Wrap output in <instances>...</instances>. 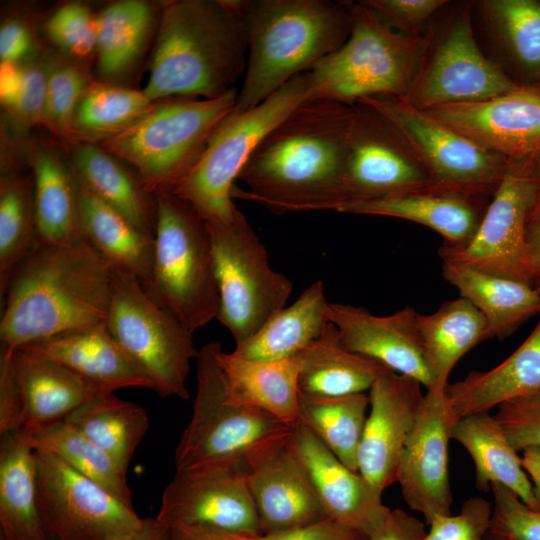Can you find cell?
Returning a JSON list of instances; mask_svg holds the SVG:
<instances>
[{
  "mask_svg": "<svg viewBox=\"0 0 540 540\" xmlns=\"http://www.w3.org/2000/svg\"><path fill=\"white\" fill-rule=\"evenodd\" d=\"M494 416L516 451L540 446V391L499 405Z\"/></svg>",
  "mask_w": 540,
  "mask_h": 540,
  "instance_id": "obj_50",
  "label": "cell"
},
{
  "mask_svg": "<svg viewBox=\"0 0 540 540\" xmlns=\"http://www.w3.org/2000/svg\"><path fill=\"white\" fill-rule=\"evenodd\" d=\"M218 362L232 403L261 409L292 428L300 421L297 356L257 361L221 349Z\"/></svg>",
  "mask_w": 540,
  "mask_h": 540,
  "instance_id": "obj_31",
  "label": "cell"
},
{
  "mask_svg": "<svg viewBox=\"0 0 540 540\" xmlns=\"http://www.w3.org/2000/svg\"><path fill=\"white\" fill-rule=\"evenodd\" d=\"M416 379L390 371L369 390L370 412L358 449V472L380 496L396 482L401 454L424 394Z\"/></svg>",
  "mask_w": 540,
  "mask_h": 540,
  "instance_id": "obj_21",
  "label": "cell"
},
{
  "mask_svg": "<svg viewBox=\"0 0 540 540\" xmlns=\"http://www.w3.org/2000/svg\"><path fill=\"white\" fill-rule=\"evenodd\" d=\"M156 202L153 268L142 287L194 332L220 311L210 234L193 206L174 193L157 194Z\"/></svg>",
  "mask_w": 540,
  "mask_h": 540,
  "instance_id": "obj_6",
  "label": "cell"
},
{
  "mask_svg": "<svg viewBox=\"0 0 540 540\" xmlns=\"http://www.w3.org/2000/svg\"><path fill=\"white\" fill-rule=\"evenodd\" d=\"M418 323L433 380L431 389L444 390L461 357L489 339L483 315L463 297L443 303L432 314H420Z\"/></svg>",
  "mask_w": 540,
  "mask_h": 540,
  "instance_id": "obj_39",
  "label": "cell"
},
{
  "mask_svg": "<svg viewBox=\"0 0 540 540\" xmlns=\"http://www.w3.org/2000/svg\"><path fill=\"white\" fill-rule=\"evenodd\" d=\"M170 528L169 540H258L259 538V536L251 537L207 526L176 525Z\"/></svg>",
  "mask_w": 540,
  "mask_h": 540,
  "instance_id": "obj_56",
  "label": "cell"
},
{
  "mask_svg": "<svg viewBox=\"0 0 540 540\" xmlns=\"http://www.w3.org/2000/svg\"><path fill=\"white\" fill-rule=\"evenodd\" d=\"M532 159L509 160L476 233L464 247L442 245L438 250L442 261L530 285L526 233L533 195Z\"/></svg>",
  "mask_w": 540,
  "mask_h": 540,
  "instance_id": "obj_16",
  "label": "cell"
},
{
  "mask_svg": "<svg viewBox=\"0 0 540 540\" xmlns=\"http://www.w3.org/2000/svg\"><path fill=\"white\" fill-rule=\"evenodd\" d=\"M529 86L540 94V75Z\"/></svg>",
  "mask_w": 540,
  "mask_h": 540,
  "instance_id": "obj_62",
  "label": "cell"
},
{
  "mask_svg": "<svg viewBox=\"0 0 540 540\" xmlns=\"http://www.w3.org/2000/svg\"><path fill=\"white\" fill-rule=\"evenodd\" d=\"M297 358L299 393L307 396L339 397L364 393L379 377L393 371L378 360L346 349L331 322Z\"/></svg>",
  "mask_w": 540,
  "mask_h": 540,
  "instance_id": "obj_33",
  "label": "cell"
},
{
  "mask_svg": "<svg viewBox=\"0 0 540 540\" xmlns=\"http://www.w3.org/2000/svg\"><path fill=\"white\" fill-rule=\"evenodd\" d=\"M521 463L532 483L533 494L540 505V446H529L523 449Z\"/></svg>",
  "mask_w": 540,
  "mask_h": 540,
  "instance_id": "obj_60",
  "label": "cell"
},
{
  "mask_svg": "<svg viewBox=\"0 0 540 540\" xmlns=\"http://www.w3.org/2000/svg\"><path fill=\"white\" fill-rule=\"evenodd\" d=\"M38 509L50 540H116L144 523L133 505L55 454L36 450Z\"/></svg>",
  "mask_w": 540,
  "mask_h": 540,
  "instance_id": "obj_14",
  "label": "cell"
},
{
  "mask_svg": "<svg viewBox=\"0 0 540 540\" xmlns=\"http://www.w3.org/2000/svg\"><path fill=\"white\" fill-rule=\"evenodd\" d=\"M369 395L339 397L300 394V422L343 464L358 471L357 455L364 431Z\"/></svg>",
  "mask_w": 540,
  "mask_h": 540,
  "instance_id": "obj_42",
  "label": "cell"
},
{
  "mask_svg": "<svg viewBox=\"0 0 540 540\" xmlns=\"http://www.w3.org/2000/svg\"><path fill=\"white\" fill-rule=\"evenodd\" d=\"M106 326L125 352L151 378L161 397L189 398L191 361L199 350L191 332L153 301L131 273L113 269Z\"/></svg>",
  "mask_w": 540,
  "mask_h": 540,
  "instance_id": "obj_12",
  "label": "cell"
},
{
  "mask_svg": "<svg viewBox=\"0 0 540 540\" xmlns=\"http://www.w3.org/2000/svg\"><path fill=\"white\" fill-rule=\"evenodd\" d=\"M93 78L89 63L49 50L42 126L60 146L69 140L76 106Z\"/></svg>",
  "mask_w": 540,
  "mask_h": 540,
  "instance_id": "obj_45",
  "label": "cell"
},
{
  "mask_svg": "<svg viewBox=\"0 0 540 540\" xmlns=\"http://www.w3.org/2000/svg\"><path fill=\"white\" fill-rule=\"evenodd\" d=\"M451 438L472 458L479 490L486 491L490 484L497 483L511 490L531 509L540 510L521 457L494 415L482 412L459 418L452 428Z\"/></svg>",
  "mask_w": 540,
  "mask_h": 540,
  "instance_id": "obj_37",
  "label": "cell"
},
{
  "mask_svg": "<svg viewBox=\"0 0 540 540\" xmlns=\"http://www.w3.org/2000/svg\"><path fill=\"white\" fill-rule=\"evenodd\" d=\"M492 505L482 497H470L456 515L436 518L422 540H484L489 532Z\"/></svg>",
  "mask_w": 540,
  "mask_h": 540,
  "instance_id": "obj_49",
  "label": "cell"
},
{
  "mask_svg": "<svg viewBox=\"0 0 540 540\" xmlns=\"http://www.w3.org/2000/svg\"><path fill=\"white\" fill-rule=\"evenodd\" d=\"M247 58L241 0L164 1L142 91L152 101L215 99L234 89Z\"/></svg>",
  "mask_w": 540,
  "mask_h": 540,
  "instance_id": "obj_3",
  "label": "cell"
},
{
  "mask_svg": "<svg viewBox=\"0 0 540 540\" xmlns=\"http://www.w3.org/2000/svg\"><path fill=\"white\" fill-rule=\"evenodd\" d=\"M11 362L23 399V429L29 434L64 421L96 396L111 393L29 346L11 351Z\"/></svg>",
  "mask_w": 540,
  "mask_h": 540,
  "instance_id": "obj_24",
  "label": "cell"
},
{
  "mask_svg": "<svg viewBox=\"0 0 540 540\" xmlns=\"http://www.w3.org/2000/svg\"><path fill=\"white\" fill-rule=\"evenodd\" d=\"M248 36L244 81L235 108H253L341 47L351 31V3L241 0Z\"/></svg>",
  "mask_w": 540,
  "mask_h": 540,
  "instance_id": "obj_4",
  "label": "cell"
},
{
  "mask_svg": "<svg viewBox=\"0 0 540 540\" xmlns=\"http://www.w3.org/2000/svg\"><path fill=\"white\" fill-rule=\"evenodd\" d=\"M38 48L36 39L25 21L11 17L2 22L0 28L1 62L20 63Z\"/></svg>",
  "mask_w": 540,
  "mask_h": 540,
  "instance_id": "obj_54",
  "label": "cell"
},
{
  "mask_svg": "<svg viewBox=\"0 0 540 540\" xmlns=\"http://www.w3.org/2000/svg\"><path fill=\"white\" fill-rule=\"evenodd\" d=\"M21 79V63H0V102L4 113L14 106L19 94Z\"/></svg>",
  "mask_w": 540,
  "mask_h": 540,
  "instance_id": "obj_57",
  "label": "cell"
},
{
  "mask_svg": "<svg viewBox=\"0 0 540 540\" xmlns=\"http://www.w3.org/2000/svg\"><path fill=\"white\" fill-rule=\"evenodd\" d=\"M30 435L36 450L55 454L83 476L101 485L127 504L133 505L126 470L121 468L108 453L65 421L49 425Z\"/></svg>",
  "mask_w": 540,
  "mask_h": 540,
  "instance_id": "obj_44",
  "label": "cell"
},
{
  "mask_svg": "<svg viewBox=\"0 0 540 540\" xmlns=\"http://www.w3.org/2000/svg\"><path fill=\"white\" fill-rule=\"evenodd\" d=\"M44 32L57 51L74 59L94 61L96 13L81 2H68L46 20Z\"/></svg>",
  "mask_w": 540,
  "mask_h": 540,
  "instance_id": "obj_46",
  "label": "cell"
},
{
  "mask_svg": "<svg viewBox=\"0 0 540 540\" xmlns=\"http://www.w3.org/2000/svg\"><path fill=\"white\" fill-rule=\"evenodd\" d=\"M424 112L507 160L540 154V94L529 85L491 99Z\"/></svg>",
  "mask_w": 540,
  "mask_h": 540,
  "instance_id": "obj_20",
  "label": "cell"
},
{
  "mask_svg": "<svg viewBox=\"0 0 540 540\" xmlns=\"http://www.w3.org/2000/svg\"><path fill=\"white\" fill-rule=\"evenodd\" d=\"M0 532L1 540H50L38 509L35 448L23 428L1 434Z\"/></svg>",
  "mask_w": 540,
  "mask_h": 540,
  "instance_id": "obj_32",
  "label": "cell"
},
{
  "mask_svg": "<svg viewBox=\"0 0 540 540\" xmlns=\"http://www.w3.org/2000/svg\"><path fill=\"white\" fill-rule=\"evenodd\" d=\"M222 346L217 341L198 352L196 396L191 419L176 446V470L209 464L245 461L264 443L292 431L273 415L232 403L218 362Z\"/></svg>",
  "mask_w": 540,
  "mask_h": 540,
  "instance_id": "obj_9",
  "label": "cell"
},
{
  "mask_svg": "<svg viewBox=\"0 0 540 540\" xmlns=\"http://www.w3.org/2000/svg\"><path fill=\"white\" fill-rule=\"evenodd\" d=\"M371 8L389 26H394L400 33L418 37L433 16L448 5L446 0H365Z\"/></svg>",
  "mask_w": 540,
  "mask_h": 540,
  "instance_id": "obj_51",
  "label": "cell"
},
{
  "mask_svg": "<svg viewBox=\"0 0 540 540\" xmlns=\"http://www.w3.org/2000/svg\"><path fill=\"white\" fill-rule=\"evenodd\" d=\"M62 148L74 174L90 191L138 230L154 237L156 195L132 165L99 145L75 143Z\"/></svg>",
  "mask_w": 540,
  "mask_h": 540,
  "instance_id": "obj_28",
  "label": "cell"
},
{
  "mask_svg": "<svg viewBox=\"0 0 540 540\" xmlns=\"http://www.w3.org/2000/svg\"><path fill=\"white\" fill-rule=\"evenodd\" d=\"M492 516L489 531L508 540H540V510L524 504L503 485L492 483Z\"/></svg>",
  "mask_w": 540,
  "mask_h": 540,
  "instance_id": "obj_48",
  "label": "cell"
},
{
  "mask_svg": "<svg viewBox=\"0 0 540 540\" xmlns=\"http://www.w3.org/2000/svg\"><path fill=\"white\" fill-rule=\"evenodd\" d=\"M328 315L346 349L416 379L426 390L433 387L419 330L420 313L413 307L378 316L363 307L329 303Z\"/></svg>",
  "mask_w": 540,
  "mask_h": 540,
  "instance_id": "obj_22",
  "label": "cell"
},
{
  "mask_svg": "<svg viewBox=\"0 0 540 540\" xmlns=\"http://www.w3.org/2000/svg\"><path fill=\"white\" fill-rule=\"evenodd\" d=\"M64 421L108 453L126 471L149 427L148 414L141 406L121 400L113 393L96 396Z\"/></svg>",
  "mask_w": 540,
  "mask_h": 540,
  "instance_id": "obj_41",
  "label": "cell"
},
{
  "mask_svg": "<svg viewBox=\"0 0 540 540\" xmlns=\"http://www.w3.org/2000/svg\"><path fill=\"white\" fill-rule=\"evenodd\" d=\"M490 200L428 188L353 203L338 212L394 217L415 222L440 234L444 240L443 246L461 248L476 233Z\"/></svg>",
  "mask_w": 540,
  "mask_h": 540,
  "instance_id": "obj_26",
  "label": "cell"
},
{
  "mask_svg": "<svg viewBox=\"0 0 540 540\" xmlns=\"http://www.w3.org/2000/svg\"><path fill=\"white\" fill-rule=\"evenodd\" d=\"M77 181L81 237L113 269L131 273L142 286L146 285L152 274L154 237L138 230L124 216L98 198L78 178Z\"/></svg>",
  "mask_w": 540,
  "mask_h": 540,
  "instance_id": "obj_34",
  "label": "cell"
},
{
  "mask_svg": "<svg viewBox=\"0 0 540 540\" xmlns=\"http://www.w3.org/2000/svg\"><path fill=\"white\" fill-rule=\"evenodd\" d=\"M31 168L38 242L68 244L81 238L77 178L64 149L54 141L26 145Z\"/></svg>",
  "mask_w": 540,
  "mask_h": 540,
  "instance_id": "obj_27",
  "label": "cell"
},
{
  "mask_svg": "<svg viewBox=\"0 0 540 540\" xmlns=\"http://www.w3.org/2000/svg\"><path fill=\"white\" fill-rule=\"evenodd\" d=\"M457 420L445 389L426 390L401 454L396 482L405 503L428 525L451 514L449 441Z\"/></svg>",
  "mask_w": 540,
  "mask_h": 540,
  "instance_id": "obj_18",
  "label": "cell"
},
{
  "mask_svg": "<svg viewBox=\"0 0 540 540\" xmlns=\"http://www.w3.org/2000/svg\"><path fill=\"white\" fill-rule=\"evenodd\" d=\"M154 104L155 101L143 91L94 77L78 101L70 137L64 146L75 143L101 145L136 124Z\"/></svg>",
  "mask_w": 540,
  "mask_h": 540,
  "instance_id": "obj_40",
  "label": "cell"
},
{
  "mask_svg": "<svg viewBox=\"0 0 540 540\" xmlns=\"http://www.w3.org/2000/svg\"><path fill=\"white\" fill-rule=\"evenodd\" d=\"M24 346L60 361L107 392L126 387L155 390L151 378L114 339L106 323Z\"/></svg>",
  "mask_w": 540,
  "mask_h": 540,
  "instance_id": "obj_29",
  "label": "cell"
},
{
  "mask_svg": "<svg viewBox=\"0 0 540 540\" xmlns=\"http://www.w3.org/2000/svg\"><path fill=\"white\" fill-rule=\"evenodd\" d=\"M156 518L169 527L207 526L251 537L262 535L245 461L176 470L162 493Z\"/></svg>",
  "mask_w": 540,
  "mask_h": 540,
  "instance_id": "obj_17",
  "label": "cell"
},
{
  "mask_svg": "<svg viewBox=\"0 0 540 540\" xmlns=\"http://www.w3.org/2000/svg\"><path fill=\"white\" fill-rule=\"evenodd\" d=\"M473 2L457 4L428 28V44L403 98L421 111L491 99L517 89L515 82L476 40Z\"/></svg>",
  "mask_w": 540,
  "mask_h": 540,
  "instance_id": "obj_11",
  "label": "cell"
},
{
  "mask_svg": "<svg viewBox=\"0 0 540 540\" xmlns=\"http://www.w3.org/2000/svg\"><path fill=\"white\" fill-rule=\"evenodd\" d=\"M291 434L264 443L246 458L248 487L262 535L328 518Z\"/></svg>",
  "mask_w": 540,
  "mask_h": 540,
  "instance_id": "obj_19",
  "label": "cell"
},
{
  "mask_svg": "<svg viewBox=\"0 0 540 540\" xmlns=\"http://www.w3.org/2000/svg\"><path fill=\"white\" fill-rule=\"evenodd\" d=\"M360 101L377 109L401 132L428 171L435 189L486 200L493 197L509 160L486 150L403 98L381 96Z\"/></svg>",
  "mask_w": 540,
  "mask_h": 540,
  "instance_id": "obj_13",
  "label": "cell"
},
{
  "mask_svg": "<svg viewBox=\"0 0 540 540\" xmlns=\"http://www.w3.org/2000/svg\"><path fill=\"white\" fill-rule=\"evenodd\" d=\"M310 98L308 72L296 76L257 106H235L215 127L199 161L172 193L190 203L206 222L227 221L237 206L234 181L263 137Z\"/></svg>",
  "mask_w": 540,
  "mask_h": 540,
  "instance_id": "obj_8",
  "label": "cell"
},
{
  "mask_svg": "<svg viewBox=\"0 0 540 540\" xmlns=\"http://www.w3.org/2000/svg\"><path fill=\"white\" fill-rule=\"evenodd\" d=\"M291 441L327 517L369 538L391 509L365 478L343 464L300 421Z\"/></svg>",
  "mask_w": 540,
  "mask_h": 540,
  "instance_id": "obj_23",
  "label": "cell"
},
{
  "mask_svg": "<svg viewBox=\"0 0 540 540\" xmlns=\"http://www.w3.org/2000/svg\"><path fill=\"white\" fill-rule=\"evenodd\" d=\"M48 53L49 50L39 47L31 56L20 62L22 79L19 94L14 106L4 113L17 141H21L31 128L43 123Z\"/></svg>",
  "mask_w": 540,
  "mask_h": 540,
  "instance_id": "obj_47",
  "label": "cell"
},
{
  "mask_svg": "<svg viewBox=\"0 0 540 540\" xmlns=\"http://www.w3.org/2000/svg\"><path fill=\"white\" fill-rule=\"evenodd\" d=\"M526 238L530 285L540 293V215L528 220Z\"/></svg>",
  "mask_w": 540,
  "mask_h": 540,
  "instance_id": "obj_58",
  "label": "cell"
},
{
  "mask_svg": "<svg viewBox=\"0 0 540 540\" xmlns=\"http://www.w3.org/2000/svg\"><path fill=\"white\" fill-rule=\"evenodd\" d=\"M353 106L307 99L259 142L231 196L279 214L336 210L344 204V174Z\"/></svg>",
  "mask_w": 540,
  "mask_h": 540,
  "instance_id": "obj_1",
  "label": "cell"
},
{
  "mask_svg": "<svg viewBox=\"0 0 540 540\" xmlns=\"http://www.w3.org/2000/svg\"><path fill=\"white\" fill-rule=\"evenodd\" d=\"M24 405L11 362V351L0 356V434L23 428Z\"/></svg>",
  "mask_w": 540,
  "mask_h": 540,
  "instance_id": "obj_52",
  "label": "cell"
},
{
  "mask_svg": "<svg viewBox=\"0 0 540 540\" xmlns=\"http://www.w3.org/2000/svg\"><path fill=\"white\" fill-rule=\"evenodd\" d=\"M484 540H508L504 537H501L499 535H496V534H493L491 533L490 531L487 533V535L485 536V539Z\"/></svg>",
  "mask_w": 540,
  "mask_h": 540,
  "instance_id": "obj_63",
  "label": "cell"
},
{
  "mask_svg": "<svg viewBox=\"0 0 540 540\" xmlns=\"http://www.w3.org/2000/svg\"><path fill=\"white\" fill-rule=\"evenodd\" d=\"M162 2L119 0L96 13V79L130 86L152 52Z\"/></svg>",
  "mask_w": 540,
  "mask_h": 540,
  "instance_id": "obj_25",
  "label": "cell"
},
{
  "mask_svg": "<svg viewBox=\"0 0 540 540\" xmlns=\"http://www.w3.org/2000/svg\"><path fill=\"white\" fill-rule=\"evenodd\" d=\"M170 530L169 526L155 516L144 519L143 525L137 531L116 540H169Z\"/></svg>",
  "mask_w": 540,
  "mask_h": 540,
  "instance_id": "obj_59",
  "label": "cell"
},
{
  "mask_svg": "<svg viewBox=\"0 0 540 540\" xmlns=\"http://www.w3.org/2000/svg\"><path fill=\"white\" fill-rule=\"evenodd\" d=\"M442 274L458 289L460 297L481 312L489 339L507 338L540 313V293L525 282L488 274L452 261H442Z\"/></svg>",
  "mask_w": 540,
  "mask_h": 540,
  "instance_id": "obj_35",
  "label": "cell"
},
{
  "mask_svg": "<svg viewBox=\"0 0 540 540\" xmlns=\"http://www.w3.org/2000/svg\"><path fill=\"white\" fill-rule=\"evenodd\" d=\"M324 284L308 286L293 304L273 315L250 339L237 345L234 354L249 360L279 361L299 355L330 323Z\"/></svg>",
  "mask_w": 540,
  "mask_h": 540,
  "instance_id": "obj_38",
  "label": "cell"
},
{
  "mask_svg": "<svg viewBox=\"0 0 540 540\" xmlns=\"http://www.w3.org/2000/svg\"><path fill=\"white\" fill-rule=\"evenodd\" d=\"M426 533L422 521L401 509H394L368 540H422Z\"/></svg>",
  "mask_w": 540,
  "mask_h": 540,
  "instance_id": "obj_55",
  "label": "cell"
},
{
  "mask_svg": "<svg viewBox=\"0 0 540 540\" xmlns=\"http://www.w3.org/2000/svg\"><path fill=\"white\" fill-rule=\"evenodd\" d=\"M38 243L32 175L19 171L0 179V299L19 264Z\"/></svg>",
  "mask_w": 540,
  "mask_h": 540,
  "instance_id": "obj_43",
  "label": "cell"
},
{
  "mask_svg": "<svg viewBox=\"0 0 540 540\" xmlns=\"http://www.w3.org/2000/svg\"><path fill=\"white\" fill-rule=\"evenodd\" d=\"M533 195L528 220L540 215V154L532 159Z\"/></svg>",
  "mask_w": 540,
  "mask_h": 540,
  "instance_id": "obj_61",
  "label": "cell"
},
{
  "mask_svg": "<svg viewBox=\"0 0 540 540\" xmlns=\"http://www.w3.org/2000/svg\"><path fill=\"white\" fill-rule=\"evenodd\" d=\"M428 188L431 177L401 132L368 103L354 104L342 207Z\"/></svg>",
  "mask_w": 540,
  "mask_h": 540,
  "instance_id": "obj_15",
  "label": "cell"
},
{
  "mask_svg": "<svg viewBox=\"0 0 540 540\" xmlns=\"http://www.w3.org/2000/svg\"><path fill=\"white\" fill-rule=\"evenodd\" d=\"M539 391L540 320L529 337L499 365L487 371H471L445 388L458 419L489 412L507 401Z\"/></svg>",
  "mask_w": 540,
  "mask_h": 540,
  "instance_id": "obj_30",
  "label": "cell"
},
{
  "mask_svg": "<svg viewBox=\"0 0 540 540\" xmlns=\"http://www.w3.org/2000/svg\"><path fill=\"white\" fill-rule=\"evenodd\" d=\"M112 281L113 268L82 237L68 244L38 242L6 288L1 349L105 324Z\"/></svg>",
  "mask_w": 540,
  "mask_h": 540,
  "instance_id": "obj_2",
  "label": "cell"
},
{
  "mask_svg": "<svg viewBox=\"0 0 540 540\" xmlns=\"http://www.w3.org/2000/svg\"><path fill=\"white\" fill-rule=\"evenodd\" d=\"M206 224L220 297L217 320L237 346L285 307L293 284L273 270L264 245L238 208L231 219Z\"/></svg>",
  "mask_w": 540,
  "mask_h": 540,
  "instance_id": "obj_10",
  "label": "cell"
},
{
  "mask_svg": "<svg viewBox=\"0 0 540 540\" xmlns=\"http://www.w3.org/2000/svg\"><path fill=\"white\" fill-rule=\"evenodd\" d=\"M258 540H368L361 533L325 518L304 526L264 534Z\"/></svg>",
  "mask_w": 540,
  "mask_h": 540,
  "instance_id": "obj_53",
  "label": "cell"
},
{
  "mask_svg": "<svg viewBox=\"0 0 540 540\" xmlns=\"http://www.w3.org/2000/svg\"><path fill=\"white\" fill-rule=\"evenodd\" d=\"M428 44L393 31L362 1L351 3V31L345 43L309 72L310 98L353 106L371 97L404 98Z\"/></svg>",
  "mask_w": 540,
  "mask_h": 540,
  "instance_id": "obj_5",
  "label": "cell"
},
{
  "mask_svg": "<svg viewBox=\"0 0 540 540\" xmlns=\"http://www.w3.org/2000/svg\"><path fill=\"white\" fill-rule=\"evenodd\" d=\"M236 98L234 88L215 99L155 101L141 120L99 146L132 165L152 194L173 192L195 167Z\"/></svg>",
  "mask_w": 540,
  "mask_h": 540,
  "instance_id": "obj_7",
  "label": "cell"
},
{
  "mask_svg": "<svg viewBox=\"0 0 540 540\" xmlns=\"http://www.w3.org/2000/svg\"><path fill=\"white\" fill-rule=\"evenodd\" d=\"M474 9L500 67L514 81L519 76L521 85L531 84L540 75V1L482 0Z\"/></svg>",
  "mask_w": 540,
  "mask_h": 540,
  "instance_id": "obj_36",
  "label": "cell"
}]
</instances>
